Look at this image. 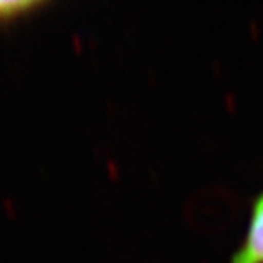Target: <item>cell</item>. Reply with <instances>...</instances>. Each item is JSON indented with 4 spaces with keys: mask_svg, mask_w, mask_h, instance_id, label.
I'll list each match as a JSON object with an SVG mask.
<instances>
[{
    "mask_svg": "<svg viewBox=\"0 0 263 263\" xmlns=\"http://www.w3.org/2000/svg\"><path fill=\"white\" fill-rule=\"evenodd\" d=\"M7 7H12V5H4V4H0V15L5 14V9Z\"/></svg>",
    "mask_w": 263,
    "mask_h": 263,
    "instance_id": "7a4b0ae2",
    "label": "cell"
},
{
    "mask_svg": "<svg viewBox=\"0 0 263 263\" xmlns=\"http://www.w3.org/2000/svg\"><path fill=\"white\" fill-rule=\"evenodd\" d=\"M231 263H263V193L251 210L248 233Z\"/></svg>",
    "mask_w": 263,
    "mask_h": 263,
    "instance_id": "6da1fadb",
    "label": "cell"
}]
</instances>
